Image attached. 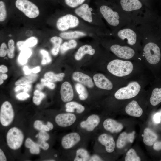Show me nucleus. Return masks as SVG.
Returning <instances> with one entry per match:
<instances>
[{
	"label": "nucleus",
	"mask_w": 161,
	"mask_h": 161,
	"mask_svg": "<svg viewBox=\"0 0 161 161\" xmlns=\"http://www.w3.org/2000/svg\"><path fill=\"white\" fill-rule=\"evenodd\" d=\"M43 86H44V85L42 84L41 85L38 84L37 85V87L39 89H41L43 87Z\"/></svg>",
	"instance_id": "obj_61"
},
{
	"label": "nucleus",
	"mask_w": 161,
	"mask_h": 161,
	"mask_svg": "<svg viewBox=\"0 0 161 161\" xmlns=\"http://www.w3.org/2000/svg\"><path fill=\"white\" fill-rule=\"evenodd\" d=\"M153 148L154 150L156 151L161 150V141L155 142L153 145Z\"/></svg>",
	"instance_id": "obj_49"
},
{
	"label": "nucleus",
	"mask_w": 161,
	"mask_h": 161,
	"mask_svg": "<svg viewBox=\"0 0 161 161\" xmlns=\"http://www.w3.org/2000/svg\"><path fill=\"white\" fill-rule=\"evenodd\" d=\"M75 88L77 93L79 94V99L81 100H86L88 96V92L84 86L81 83H77Z\"/></svg>",
	"instance_id": "obj_35"
},
{
	"label": "nucleus",
	"mask_w": 161,
	"mask_h": 161,
	"mask_svg": "<svg viewBox=\"0 0 161 161\" xmlns=\"http://www.w3.org/2000/svg\"><path fill=\"white\" fill-rule=\"evenodd\" d=\"M38 39L35 37L32 36L27 39L25 41H20L16 44L18 49L22 50L29 47H33L38 43Z\"/></svg>",
	"instance_id": "obj_25"
},
{
	"label": "nucleus",
	"mask_w": 161,
	"mask_h": 161,
	"mask_svg": "<svg viewBox=\"0 0 161 161\" xmlns=\"http://www.w3.org/2000/svg\"><path fill=\"white\" fill-rule=\"evenodd\" d=\"M8 68L6 66L4 65L0 66V72L1 73H5L8 71Z\"/></svg>",
	"instance_id": "obj_51"
},
{
	"label": "nucleus",
	"mask_w": 161,
	"mask_h": 161,
	"mask_svg": "<svg viewBox=\"0 0 161 161\" xmlns=\"http://www.w3.org/2000/svg\"><path fill=\"white\" fill-rule=\"evenodd\" d=\"M160 161H161V160Z\"/></svg>",
	"instance_id": "obj_63"
},
{
	"label": "nucleus",
	"mask_w": 161,
	"mask_h": 161,
	"mask_svg": "<svg viewBox=\"0 0 161 161\" xmlns=\"http://www.w3.org/2000/svg\"><path fill=\"white\" fill-rule=\"evenodd\" d=\"M62 41V38L60 37L55 36L51 38L50 41L54 44L51 50V53L53 55L56 56L58 54Z\"/></svg>",
	"instance_id": "obj_33"
},
{
	"label": "nucleus",
	"mask_w": 161,
	"mask_h": 161,
	"mask_svg": "<svg viewBox=\"0 0 161 161\" xmlns=\"http://www.w3.org/2000/svg\"><path fill=\"white\" fill-rule=\"evenodd\" d=\"M102 159L98 155H94L91 157L89 161H103Z\"/></svg>",
	"instance_id": "obj_50"
},
{
	"label": "nucleus",
	"mask_w": 161,
	"mask_h": 161,
	"mask_svg": "<svg viewBox=\"0 0 161 161\" xmlns=\"http://www.w3.org/2000/svg\"><path fill=\"white\" fill-rule=\"evenodd\" d=\"M32 53L31 50L29 48L21 50L18 57V62L21 65L26 64L28 58L30 56Z\"/></svg>",
	"instance_id": "obj_34"
},
{
	"label": "nucleus",
	"mask_w": 161,
	"mask_h": 161,
	"mask_svg": "<svg viewBox=\"0 0 161 161\" xmlns=\"http://www.w3.org/2000/svg\"><path fill=\"white\" fill-rule=\"evenodd\" d=\"M117 35L120 39L124 41L130 46H134L137 43V34L131 28H124L119 30L117 32Z\"/></svg>",
	"instance_id": "obj_10"
},
{
	"label": "nucleus",
	"mask_w": 161,
	"mask_h": 161,
	"mask_svg": "<svg viewBox=\"0 0 161 161\" xmlns=\"http://www.w3.org/2000/svg\"><path fill=\"white\" fill-rule=\"evenodd\" d=\"M125 110L128 115L136 117H140L143 112L142 108L135 100L129 102L126 106Z\"/></svg>",
	"instance_id": "obj_20"
},
{
	"label": "nucleus",
	"mask_w": 161,
	"mask_h": 161,
	"mask_svg": "<svg viewBox=\"0 0 161 161\" xmlns=\"http://www.w3.org/2000/svg\"><path fill=\"white\" fill-rule=\"evenodd\" d=\"M91 157L88 151L83 148H80L77 150L74 161H89Z\"/></svg>",
	"instance_id": "obj_29"
},
{
	"label": "nucleus",
	"mask_w": 161,
	"mask_h": 161,
	"mask_svg": "<svg viewBox=\"0 0 161 161\" xmlns=\"http://www.w3.org/2000/svg\"><path fill=\"white\" fill-rule=\"evenodd\" d=\"M39 139L46 141L48 140L49 138V135L44 131H40L38 134Z\"/></svg>",
	"instance_id": "obj_45"
},
{
	"label": "nucleus",
	"mask_w": 161,
	"mask_h": 161,
	"mask_svg": "<svg viewBox=\"0 0 161 161\" xmlns=\"http://www.w3.org/2000/svg\"><path fill=\"white\" fill-rule=\"evenodd\" d=\"M32 72L34 73H37L39 72L40 71V68L39 66H37L33 68L31 70Z\"/></svg>",
	"instance_id": "obj_57"
},
{
	"label": "nucleus",
	"mask_w": 161,
	"mask_h": 161,
	"mask_svg": "<svg viewBox=\"0 0 161 161\" xmlns=\"http://www.w3.org/2000/svg\"><path fill=\"white\" fill-rule=\"evenodd\" d=\"M85 0H65L66 4L72 8H75L83 4Z\"/></svg>",
	"instance_id": "obj_41"
},
{
	"label": "nucleus",
	"mask_w": 161,
	"mask_h": 161,
	"mask_svg": "<svg viewBox=\"0 0 161 161\" xmlns=\"http://www.w3.org/2000/svg\"><path fill=\"white\" fill-rule=\"evenodd\" d=\"M31 87L32 86L30 84L25 85L23 87L24 91L25 92L29 91L30 90Z\"/></svg>",
	"instance_id": "obj_55"
},
{
	"label": "nucleus",
	"mask_w": 161,
	"mask_h": 161,
	"mask_svg": "<svg viewBox=\"0 0 161 161\" xmlns=\"http://www.w3.org/2000/svg\"><path fill=\"white\" fill-rule=\"evenodd\" d=\"M7 12L6 5L4 1H0V21L1 22L4 21L6 18Z\"/></svg>",
	"instance_id": "obj_39"
},
{
	"label": "nucleus",
	"mask_w": 161,
	"mask_h": 161,
	"mask_svg": "<svg viewBox=\"0 0 161 161\" xmlns=\"http://www.w3.org/2000/svg\"><path fill=\"white\" fill-rule=\"evenodd\" d=\"M154 121L157 123H159L160 122V114L159 113L156 114L154 116Z\"/></svg>",
	"instance_id": "obj_53"
},
{
	"label": "nucleus",
	"mask_w": 161,
	"mask_h": 161,
	"mask_svg": "<svg viewBox=\"0 0 161 161\" xmlns=\"http://www.w3.org/2000/svg\"><path fill=\"white\" fill-rule=\"evenodd\" d=\"M15 5L18 9L30 18H35L39 14L38 6L29 0H16Z\"/></svg>",
	"instance_id": "obj_5"
},
{
	"label": "nucleus",
	"mask_w": 161,
	"mask_h": 161,
	"mask_svg": "<svg viewBox=\"0 0 161 161\" xmlns=\"http://www.w3.org/2000/svg\"><path fill=\"white\" fill-rule=\"evenodd\" d=\"M120 3L123 10L126 12L138 10L142 7L139 0H120Z\"/></svg>",
	"instance_id": "obj_22"
},
{
	"label": "nucleus",
	"mask_w": 161,
	"mask_h": 161,
	"mask_svg": "<svg viewBox=\"0 0 161 161\" xmlns=\"http://www.w3.org/2000/svg\"><path fill=\"white\" fill-rule=\"evenodd\" d=\"M0 161H7V159L6 157L4 152L1 149H0Z\"/></svg>",
	"instance_id": "obj_52"
},
{
	"label": "nucleus",
	"mask_w": 161,
	"mask_h": 161,
	"mask_svg": "<svg viewBox=\"0 0 161 161\" xmlns=\"http://www.w3.org/2000/svg\"><path fill=\"white\" fill-rule=\"evenodd\" d=\"M0 77L3 80H6L8 76L6 74L2 73L0 75Z\"/></svg>",
	"instance_id": "obj_60"
},
{
	"label": "nucleus",
	"mask_w": 161,
	"mask_h": 161,
	"mask_svg": "<svg viewBox=\"0 0 161 161\" xmlns=\"http://www.w3.org/2000/svg\"><path fill=\"white\" fill-rule=\"evenodd\" d=\"M47 124L50 130H52L53 129L54 126L52 123L49 121H48L47 123Z\"/></svg>",
	"instance_id": "obj_58"
},
{
	"label": "nucleus",
	"mask_w": 161,
	"mask_h": 161,
	"mask_svg": "<svg viewBox=\"0 0 161 161\" xmlns=\"http://www.w3.org/2000/svg\"><path fill=\"white\" fill-rule=\"evenodd\" d=\"M110 49L115 55L122 59L130 60L137 55L135 50L128 45L113 44L110 47Z\"/></svg>",
	"instance_id": "obj_6"
},
{
	"label": "nucleus",
	"mask_w": 161,
	"mask_h": 161,
	"mask_svg": "<svg viewBox=\"0 0 161 161\" xmlns=\"http://www.w3.org/2000/svg\"><path fill=\"white\" fill-rule=\"evenodd\" d=\"M79 24V21L77 17L71 14H67L58 19L56 26L59 30L64 31L76 27Z\"/></svg>",
	"instance_id": "obj_7"
},
{
	"label": "nucleus",
	"mask_w": 161,
	"mask_h": 161,
	"mask_svg": "<svg viewBox=\"0 0 161 161\" xmlns=\"http://www.w3.org/2000/svg\"><path fill=\"white\" fill-rule=\"evenodd\" d=\"M23 89V87L21 85H18L15 88L14 90L15 92H17Z\"/></svg>",
	"instance_id": "obj_59"
},
{
	"label": "nucleus",
	"mask_w": 161,
	"mask_h": 161,
	"mask_svg": "<svg viewBox=\"0 0 161 161\" xmlns=\"http://www.w3.org/2000/svg\"><path fill=\"white\" fill-rule=\"evenodd\" d=\"M143 55L145 64L154 65L160 62L161 58V52L158 45L153 41L146 43L143 47Z\"/></svg>",
	"instance_id": "obj_2"
},
{
	"label": "nucleus",
	"mask_w": 161,
	"mask_h": 161,
	"mask_svg": "<svg viewBox=\"0 0 161 161\" xmlns=\"http://www.w3.org/2000/svg\"><path fill=\"white\" fill-rule=\"evenodd\" d=\"M25 145L26 148L30 149V152L32 154H38L40 152V147L38 144L30 138H27L26 139Z\"/></svg>",
	"instance_id": "obj_32"
},
{
	"label": "nucleus",
	"mask_w": 161,
	"mask_h": 161,
	"mask_svg": "<svg viewBox=\"0 0 161 161\" xmlns=\"http://www.w3.org/2000/svg\"><path fill=\"white\" fill-rule=\"evenodd\" d=\"M72 77L75 80L83 84L89 88H92L94 86L92 78L84 73L75 72L73 73Z\"/></svg>",
	"instance_id": "obj_21"
},
{
	"label": "nucleus",
	"mask_w": 161,
	"mask_h": 161,
	"mask_svg": "<svg viewBox=\"0 0 161 161\" xmlns=\"http://www.w3.org/2000/svg\"><path fill=\"white\" fill-rule=\"evenodd\" d=\"M40 52L43 55V59L41 61V64H45L49 63L51 61V58L48 52L44 50H41Z\"/></svg>",
	"instance_id": "obj_42"
},
{
	"label": "nucleus",
	"mask_w": 161,
	"mask_h": 161,
	"mask_svg": "<svg viewBox=\"0 0 161 161\" xmlns=\"http://www.w3.org/2000/svg\"><path fill=\"white\" fill-rule=\"evenodd\" d=\"M157 138V134L150 129L147 128L144 130L143 141L146 145L148 146L153 145Z\"/></svg>",
	"instance_id": "obj_23"
},
{
	"label": "nucleus",
	"mask_w": 161,
	"mask_h": 161,
	"mask_svg": "<svg viewBox=\"0 0 161 161\" xmlns=\"http://www.w3.org/2000/svg\"><path fill=\"white\" fill-rule=\"evenodd\" d=\"M149 101L150 104L153 106L161 102V88H155L153 90Z\"/></svg>",
	"instance_id": "obj_28"
},
{
	"label": "nucleus",
	"mask_w": 161,
	"mask_h": 161,
	"mask_svg": "<svg viewBox=\"0 0 161 161\" xmlns=\"http://www.w3.org/2000/svg\"><path fill=\"white\" fill-rule=\"evenodd\" d=\"M4 82V80L3 79L0 77V85H1L3 84Z\"/></svg>",
	"instance_id": "obj_62"
},
{
	"label": "nucleus",
	"mask_w": 161,
	"mask_h": 161,
	"mask_svg": "<svg viewBox=\"0 0 161 161\" xmlns=\"http://www.w3.org/2000/svg\"><path fill=\"white\" fill-rule=\"evenodd\" d=\"M7 54L8 56L10 58H13L14 56V52L11 51L8 49Z\"/></svg>",
	"instance_id": "obj_56"
},
{
	"label": "nucleus",
	"mask_w": 161,
	"mask_h": 161,
	"mask_svg": "<svg viewBox=\"0 0 161 161\" xmlns=\"http://www.w3.org/2000/svg\"><path fill=\"white\" fill-rule=\"evenodd\" d=\"M16 98L20 100H25L30 97L28 94L25 92H21L16 95Z\"/></svg>",
	"instance_id": "obj_47"
},
{
	"label": "nucleus",
	"mask_w": 161,
	"mask_h": 161,
	"mask_svg": "<svg viewBox=\"0 0 161 161\" xmlns=\"http://www.w3.org/2000/svg\"><path fill=\"white\" fill-rule=\"evenodd\" d=\"M141 160L140 157L133 148H131L128 150L125 158V161H140Z\"/></svg>",
	"instance_id": "obj_37"
},
{
	"label": "nucleus",
	"mask_w": 161,
	"mask_h": 161,
	"mask_svg": "<svg viewBox=\"0 0 161 161\" xmlns=\"http://www.w3.org/2000/svg\"><path fill=\"white\" fill-rule=\"evenodd\" d=\"M86 34L79 31H74L61 33L59 36L62 38L66 39H72L85 36Z\"/></svg>",
	"instance_id": "obj_27"
},
{
	"label": "nucleus",
	"mask_w": 161,
	"mask_h": 161,
	"mask_svg": "<svg viewBox=\"0 0 161 161\" xmlns=\"http://www.w3.org/2000/svg\"><path fill=\"white\" fill-rule=\"evenodd\" d=\"M80 140V136L78 133L71 132L63 137L61 141V144L64 149H69L77 144Z\"/></svg>",
	"instance_id": "obj_12"
},
{
	"label": "nucleus",
	"mask_w": 161,
	"mask_h": 161,
	"mask_svg": "<svg viewBox=\"0 0 161 161\" xmlns=\"http://www.w3.org/2000/svg\"><path fill=\"white\" fill-rule=\"evenodd\" d=\"M135 67V64L131 60L115 59L108 63L107 69L112 75L123 78L133 73Z\"/></svg>",
	"instance_id": "obj_1"
},
{
	"label": "nucleus",
	"mask_w": 161,
	"mask_h": 161,
	"mask_svg": "<svg viewBox=\"0 0 161 161\" xmlns=\"http://www.w3.org/2000/svg\"><path fill=\"white\" fill-rule=\"evenodd\" d=\"M45 96V95L44 93L38 90H36L34 92L32 99L33 102L36 105H39Z\"/></svg>",
	"instance_id": "obj_38"
},
{
	"label": "nucleus",
	"mask_w": 161,
	"mask_h": 161,
	"mask_svg": "<svg viewBox=\"0 0 161 161\" xmlns=\"http://www.w3.org/2000/svg\"><path fill=\"white\" fill-rule=\"evenodd\" d=\"M24 135L22 131L17 127H14L8 131L6 136L7 142L11 149L16 150L19 149L22 145Z\"/></svg>",
	"instance_id": "obj_4"
},
{
	"label": "nucleus",
	"mask_w": 161,
	"mask_h": 161,
	"mask_svg": "<svg viewBox=\"0 0 161 161\" xmlns=\"http://www.w3.org/2000/svg\"><path fill=\"white\" fill-rule=\"evenodd\" d=\"M75 13L85 21L91 23L92 21V13L88 5L84 4L76 9Z\"/></svg>",
	"instance_id": "obj_18"
},
{
	"label": "nucleus",
	"mask_w": 161,
	"mask_h": 161,
	"mask_svg": "<svg viewBox=\"0 0 161 161\" xmlns=\"http://www.w3.org/2000/svg\"><path fill=\"white\" fill-rule=\"evenodd\" d=\"M140 83L137 80L131 81L126 86L121 87L115 92L114 96L117 100L132 98L137 95L143 88Z\"/></svg>",
	"instance_id": "obj_3"
},
{
	"label": "nucleus",
	"mask_w": 161,
	"mask_h": 161,
	"mask_svg": "<svg viewBox=\"0 0 161 161\" xmlns=\"http://www.w3.org/2000/svg\"><path fill=\"white\" fill-rule=\"evenodd\" d=\"M23 70L26 75H29L31 74L32 71L29 69L27 66H24L23 68Z\"/></svg>",
	"instance_id": "obj_54"
},
{
	"label": "nucleus",
	"mask_w": 161,
	"mask_h": 161,
	"mask_svg": "<svg viewBox=\"0 0 161 161\" xmlns=\"http://www.w3.org/2000/svg\"><path fill=\"white\" fill-rule=\"evenodd\" d=\"M14 116V112L11 104L8 101L2 104L0 110V121L4 126H7L13 121Z\"/></svg>",
	"instance_id": "obj_8"
},
{
	"label": "nucleus",
	"mask_w": 161,
	"mask_h": 161,
	"mask_svg": "<svg viewBox=\"0 0 161 161\" xmlns=\"http://www.w3.org/2000/svg\"><path fill=\"white\" fill-rule=\"evenodd\" d=\"M100 121L98 115L92 114L89 116L86 120L81 121L80 125L81 128L87 131H92L99 125Z\"/></svg>",
	"instance_id": "obj_13"
},
{
	"label": "nucleus",
	"mask_w": 161,
	"mask_h": 161,
	"mask_svg": "<svg viewBox=\"0 0 161 161\" xmlns=\"http://www.w3.org/2000/svg\"><path fill=\"white\" fill-rule=\"evenodd\" d=\"M60 93L61 100L64 102L71 101L73 98V90L71 84L68 82H64L62 84Z\"/></svg>",
	"instance_id": "obj_15"
},
{
	"label": "nucleus",
	"mask_w": 161,
	"mask_h": 161,
	"mask_svg": "<svg viewBox=\"0 0 161 161\" xmlns=\"http://www.w3.org/2000/svg\"><path fill=\"white\" fill-rule=\"evenodd\" d=\"M8 49L11 51L14 52L15 50L14 42L13 40L10 39L8 42Z\"/></svg>",
	"instance_id": "obj_48"
},
{
	"label": "nucleus",
	"mask_w": 161,
	"mask_h": 161,
	"mask_svg": "<svg viewBox=\"0 0 161 161\" xmlns=\"http://www.w3.org/2000/svg\"><path fill=\"white\" fill-rule=\"evenodd\" d=\"M8 49L6 44L2 43L0 47V56L1 57H5L7 54Z\"/></svg>",
	"instance_id": "obj_43"
},
{
	"label": "nucleus",
	"mask_w": 161,
	"mask_h": 161,
	"mask_svg": "<svg viewBox=\"0 0 161 161\" xmlns=\"http://www.w3.org/2000/svg\"><path fill=\"white\" fill-rule=\"evenodd\" d=\"M93 79L96 86L97 87L106 90H111L113 88L112 82L105 75L101 73L95 74Z\"/></svg>",
	"instance_id": "obj_14"
},
{
	"label": "nucleus",
	"mask_w": 161,
	"mask_h": 161,
	"mask_svg": "<svg viewBox=\"0 0 161 161\" xmlns=\"http://www.w3.org/2000/svg\"><path fill=\"white\" fill-rule=\"evenodd\" d=\"M34 127L36 129L40 131H49L50 130L47 124H43L42 122L39 120H35L34 123Z\"/></svg>",
	"instance_id": "obj_40"
},
{
	"label": "nucleus",
	"mask_w": 161,
	"mask_h": 161,
	"mask_svg": "<svg viewBox=\"0 0 161 161\" xmlns=\"http://www.w3.org/2000/svg\"><path fill=\"white\" fill-rule=\"evenodd\" d=\"M98 140L101 144L105 146L107 152L112 153L114 151L116 144L111 136L106 133L102 134L98 137Z\"/></svg>",
	"instance_id": "obj_16"
},
{
	"label": "nucleus",
	"mask_w": 161,
	"mask_h": 161,
	"mask_svg": "<svg viewBox=\"0 0 161 161\" xmlns=\"http://www.w3.org/2000/svg\"><path fill=\"white\" fill-rule=\"evenodd\" d=\"M65 75L64 73L55 74L52 72H49L44 74V77L45 79L53 83L62 81Z\"/></svg>",
	"instance_id": "obj_30"
},
{
	"label": "nucleus",
	"mask_w": 161,
	"mask_h": 161,
	"mask_svg": "<svg viewBox=\"0 0 161 161\" xmlns=\"http://www.w3.org/2000/svg\"><path fill=\"white\" fill-rule=\"evenodd\" d=\"M103 125L106 130L113 133L120 132L123 128L122 123L111 118H107L105 120Z\"/></svg>",
	"instance_id": "obj_17"
},
{
	"label": "nucleus",
	"mask_w": 161,
	"mask_h": 161,
	"mask_svg": "<svg viewBox=\"0 0 161 161\" xmlns=\"http://www.w3.org/2000/svg\"><path fill=\"white\" fill-rule=\"evenodd\" d=\"M95 53V50L91 46L87 44L82 45L78 49L76 52L75 58L76 60H80L86 54L93 55Z\"/></svg>",
	"instance_id": "obj_24"
},
{
	"label": "nucleus",
	"mask_w": 161,
	"mask_h": 161,
	"mask_svg": "<svg viewBox=\"0 0 161 161\" xmlns=\"http://www.w3.org/2000/svg\"><path fill=\"white\" fill-rule=\"evenodd\" d=\"M77 45L76 41L73 39H71L68 41L64 42L60 47L61 52L62 54H64L67 51L76 47Z\"/></svg>",
	"instance_id": "obj_36"
},
{
	"label": "nucleus",
	"mask_w": 161,
	"mask_h": 161,
	"mask_svg": "<svg viewBox=\"0 0 161 161\" xmlns=\"http://www.w3.org/2000/svg\"><path fill=\"white\" fill-rule=\"evenodd\" d=\"M135 132L133 131L132 133H127L123 132L119 136L116 143L117 147L119 149L124 147L129 143H132L135 138Z\"/></svg>",
	"instance_id": "obj_19"
},
{
	"label": "nucleus",
	"mask_w": 161,
	"mask_h": 161,
	"mask_svg": "<svg viewBox=\"0 0 161 161\" xmlns=\"http://www.w3.org/2000/svg\"><path fill=\"white\" fill-rule=\"evenodd\" d=\"M37 143L39 147L44 150H47L49 147V145L46 141L39 139Z\"/></svg>",
	"instance_id": "obj_46"
},
{
	"label": "nucleus",
	"mask_w": 161,
	"mask_h": 161,
	"mask_svg": "<svg viewBox=\"0 0 161 161\" xmlns=\"http://www.w3.org/2000/svg\"><path fill=\"white\" fill-rule=\"evenodd\" d=\"M100 11L107 22L110 25L117 26L120 24V16L116 11H113L109 7L105 5L101 6Z\"/></svg>",
	"instance_id": "obj_9"
},
{
	"label": "nucleus",
	"mask_w": 161,
	"mask_h": 161,
	"mask_svg": "<svg viewBox=\"0 0 161 161\" xmlns=\"http://www.w3.org/2000/svg\"><path fill=\"white\" fill-rule=\"evenodd\" d=\"M76 119V116L69 112L58 114L55 117V120L59 126L65 127L72 125L75 122Z\"/></svg>",
	"instance_id": "obj_11"
},
{
	"label": "nucleus",
	"mask_w": 161,
	"mask_h": 161,
	"mask_svg": "<svg viewBox=\"0 0 161 161\" xmlns=\"http://www.w3.org/2000/svg\"><path fill=\"white\" fill-rule=\"evenodd\" d=\"M42 84L44 86H45L51 89H54L55 86V85L53 82L49 81L45 79L42 78L41 80Z\"/></svg>",
	"instance_id": "obj_44"
},
{
	"label": "nucleus",
	"mask_w": 161,
	"mask_h": 161,
	"mask_svg": "<svg viewBox=\"0 0 161 161\" xmlns=\"http://www.w3.org/2000/svg\"><path fill=\"white\" fill-rule=\"evenodd\" d=\"M66 112L70 113L75 111L78 114L82 113L85 110V108L81 104L76 102L70 101L65 105Z\"/></svg>",
	"instance_id": "obj_26"
},
{
	"label": "nucleus",
	"mask_w": 161,
	"mask_h": 161,
	"mask_svg": "<svg viewBox=\"0 0 161 161\" xmlns=\"http://www.w3.org/2000/svg\"><path fill=\"white\" fill-rule=\"evenodd\" d=\"M37 75L34 74H29L23 77L16 81L15 83L16 86L25 85L33 82L36 79Z\"/></svg>",
	"instance_id": "obj_31"
}]
</instances>
